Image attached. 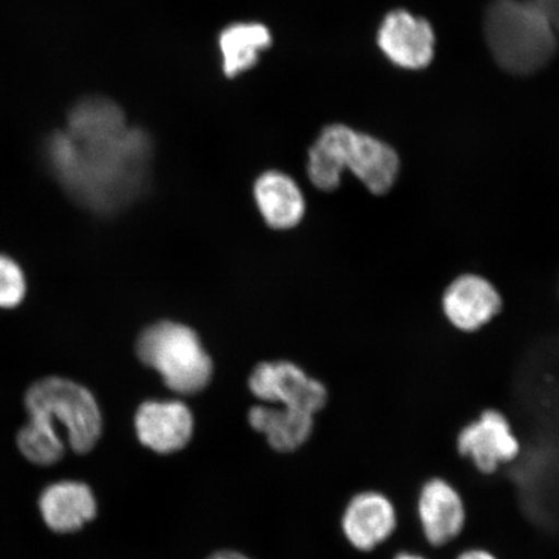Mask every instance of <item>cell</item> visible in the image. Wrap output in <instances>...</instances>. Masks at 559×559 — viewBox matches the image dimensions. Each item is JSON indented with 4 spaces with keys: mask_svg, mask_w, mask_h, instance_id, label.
Returning a JSON list of instances; mask_svg holds the SVG:
<instances>
[{
    "mask_svg": "<svg viewBox=\"0 0 559 559\" xmlns=\"http://www.w3.org/2000/svg\"><path fill=\"white\" fill-rule=\"evenodd\" d=\"M38 156L75 204L108 215L144 193L152 143L143 130L131 128L120 104L88 94L69 108L62 128L41 139Z\"/></svg>",
    "mask_w": 559,
    "mask_h": 559,
    "instance_id": "obj_1",
    "label": "cell"
},
{
    "mask_svg": "<svg viewBox=\"0 0 559 559\" xmlns=\"http://www.w3.org/2000/svg\"><path fill=\"white\" fill-rule=\"evenodd\" d=\"M401 170L402 160L393 146L344 123L321 130L307 156L311 183L323 192L337 190L348 171L370 194L383 198L394 190Z\"/></svg>",
    "mask_w": 559,
    "mask_h": 559,
    "instance_id": "obj_2",
    "label": "cell"
},
{
    "mask_svg": "<svg viewBox=\"0 0 559 559\" xmlns=\"http://www.w3.org/2000/svg\"><path fill=\"white\" fill-rule=\"evenodd\" d=\"M484 29L489 52L507 73H539L554 60L558 38L554 24L528 0H492Z\"/></svg>",
    "mask_w": 559,
    "mask_h": 559,
    "instance_id": "obj_3",
    "label": "cell"
},
{
    "mask_svg": "<svg viewBox=\"0 0 559 559\" xmlns=\"http://www.w3.org/2000/svg\"><path fill=\"white\" fill-rule=\"evenodd\" d=\"M24 407L27 417L52 426L76 453L93 451L102 438L99 403L83 384L66 377L48 376L33 382L26 390Z\"/></svg>",
    "mask_w": 559,
    "mask_h": 559,
    "instance_id": "obj_4",
    "label": "cell"
},
{
    "mask_svg": "<svg viewBox=\"0 0 559 559\" xmlns=\"http://www.w3.org/2000/svg\"><path fill=\"white\" fill-rule=\"evenodd\" d=\"M140 361L163 377L167 388L181 395L198 394L213 376V361L191 328L160 321L139 335Z\"/></svg>",
    "mask_w": 559,
    "mask_h": 559,
    "instance_id": "obj_5",
    "label": "cell"
},
{
    "mask_svg": "<svg viewBox=\"0 0 559 559\" xmlns=\"http://www.w3.org/2000/svg\"><path fill=\"white\" fill-rule=\"evenodd\" d=\"M456 451L480 474L493 475L520 457L522 444L504 412L486 408L459 430Z\"/></svg>",
    "mask_w": 559,
    "mask_h": 559,
    "instance_id": "obj_6",
    "label": "cell"
},
{
    "mask_svg": "<svg viewBox=\"0 0 559 559\" xmlns=\"http://www.w3.org/2000/svg\"><path fill=\"white\" fill-rule=\"evenodd\" d=\"M440 310L454 331L477 333L504 310V297L491 280L477 272H463L445 285Z\"/></svg>",
    "mask_w": 559,
    "mask_h": 559,
    "instance_id": "obj_7",
    "label": "cell"
},
{
    "mask_svg": "<svg viewBox=\"0 0 559 559\" xmlns=\"http://www.w3.org/2000/svg\"><path fill=\"white\" fill-rule=\"evenodd\" d=\"M249 389L262 402L312 416L328 402L324 384L289 361L262 362L251 373Z\"/></svg>",
    "mask_w": 559,
    "mask_h": 559,
    "instance_id": "obj_8",
    "label": "cell"
},
{
    "mask_svg": "<svg viewBox=\"0 0 559 559\" xmlns=\"http://www.w3.org/2000/svg\"><path fill=\"white\" fill-rule=\"evenodd\" d=\"M416 513L426 543L443 548L463 535L467 509L459 489L450 480L432 477L419 488Z\"/></svg>",
    "mask_w": 559,
    "mask_h": 559,
    "instance_id": "obj_9",
    "label": "cell"
},
{
    "mask_svg": "<svg viewBox=\"0 0 559 559\" xmlns=\"http://www.w3.org/2000/svg\"><path fill=\"white\" fill-rule=\"evenodd\" d=\"M394 501L380 491L353 496L342 514L341 527L345 539L356 550L369 554L394 536L397 528Z\"/></svg>",
    "mask_w": 559,
    "mask_h": 559,
    "instance_id": "obj_10",
    "label": "cell"
},
{
    "mask_svg": "<svg viewBox=\"0 0 559 559\" xmlns=\"http://www.w3.org/2000/svg\"><path fill=\"white\" fill-rule=\"evenodd\" d=\"M377 44L393 64L418 70L435 59L436 34L428 20L396 10L383 19Z\"/></svg>",
    "mask_w": 559,
    "mask_h": 559,
    "instance_id": "obj_11",
    "label": "cell"
},
{
    "mask_svg": "<svg viewBox=\"0 0 559 559\" xmlns=\"http://www.w3.org/2000/svg\"><path fill=\"white\" fill-rule=\"evenodd\" d=\"M135 430L139 442L159 454L186 449L194 431L190 408L179 401H150L138 408Z\"/></svg>",
    "mask_w": 559,
    "mask_h": 559,
    "instance_id": "obj_12",
    "label": "cell"
},
{
    "mask_svg": "<svg viewBox=\"0 0 559 559\" xmlns=\"http://www.w3.org/2000/svg\"><path fill=\"white\" fill-rule=\"evenodd\" d=\"M38 509L46 526L52 533H76L97 514V501L93 489L83 481L64 479L41 489Z\"/></svg>",
    "mask_w": 559,
    "mask_h": 559,
    "instance_id": "obj_13",
    "label": "cell"
},
{
    "mask_svg": "<svg viewBox=\"0 0 559 559\" xmlns=\"http://www.w3.org/2000/svg\"><path fill=\"white\" fill-rule=\"evenodd\" d=\"M258 209L267 225L276 229L296 227L302 221L306 202L295 179L282 171H265L254 183Z\"/></svg>",
    "mask_w": 559,
    "mask_h": 559,
    "instance_id": "obj_14",
    "label": "cell"
},
{
    "mask_svg": "<svg viewBox=\"0 0 559 559\" xmlns=\"http://www.w3.org/2000/svg\"><path fill=\"white\" fill-rule=\"evenodd\" d=\"M272 40L271 31L262 23L243 21L228 25L218 38L223 73L227 79H235L253 69Z\"/></svg>",
    "mask_w": 559,
    "mask_h": 559,
    "instance_id": "obj_15",
    "label": "cell"
},
{
    "mask_svg": "<svg viewBox=\"0 0 559 559\" xmlns=\"http://www.w3.org/2000/svg\"><path fill=\"white\" fill-rule=\"evenodd\" d=\"M249 424L267 439L271 449L288 453L302 447L313 430V416L288 408L257 405L249 412Z\"/></svg>",
    "mask_w": 559,
    "mask_h": 559,
    "instance_id": "obj_16",
    "label": "cell"
},
{
    "mask_svg": "<svg viewBox=\"0 0 559 559\" xmlns=\"http://www.w3.org/2000/svg\"><path fill=\"white\" fill-rule=\"evenodd\" d=\"M21 454L37 466L58 464L66 454V440L52 426L41 419L27 417V423L17 435Z\"/></svg>",
    "mask_w": 559,
    "mask_h": 559,
    "instance_id": "obj_17",
    "label": "cell"
},
{
    "mask_svg": "<svg viewBox=\"0 0 559 559\" xmlns=\"http://www.w3.org/2000/svg\"><path fill=\"white\" fill-rule=\"evenodd\" d=\"M26 277L13 258L0 254V309H16L26 296Z\"/></svg>",
    "mask_w": 559,
    "mask_h": 559,
    "instance_id": "obj_18",
    "label": "cell"
},
{
    "mask_svg": "<svg viewBox=\"0 0 559 559\" xmlns=\"http://www.w3.org/2000/svg\"><path fill=\"white\" fill-rule=\"evenodd\" d=\"M547 15L550 23L554 24L557 34L559 35V0H528Z\"/></svg>",
    "mask_w": 559,
    "mask_h": 559,
    "instance_id": "obj_19",
    "label": "cell"
},
{
    "mask_svg": "<svg viewBox=\"0 0 559 559\" xmlns=\"http://www.w3.org/2000/svg\"><path fill=\"white\" fill-rule=\"evenodd\" d=\"M454 559H499L486 548H469L461 551Z\"/></svg>",
    "mask_w": 559,
    "mask_h": 559,
    "instance_id": "obj_20",
    "label": "cell"
},
{
    "mask_svg": "<svg viewBox=\"0 0 559 559\" xmlns=\"http://www.w3.org/2000/svg\"><path fill=\"white\" fill-rule=\"evenodd\" d=\"M207 559H250L247 556L239 554V551L234 550H222L218 554L209 557Z\"/></svg>",
    "mask_w": 559,
    "mask_h": 559,
    "instance_id": "obj_21",
    "label": "cell"
},
{
    "mask_svg": "<svg viewBox=\"0 0 559 559\" xmlns=\"http://www.w3.org/2000/svg\"><path fill=\"white\" fill-rule=\"evenodd\" d=\"M391 559H429L423 555L416 554V551L411 550H402L397 551V554Z\"/></svg>",
    "mask_w": 559,
    "mask_h": 559,
    "instance_id": "obj_22",
    "label": "cell"
}]
</instances>
